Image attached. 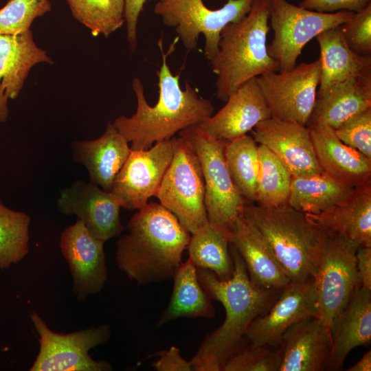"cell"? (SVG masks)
I'll use <instances>...</instances> for the list:
<instances>
[{
  "label": "cell",
  "mask_w": 371,
  "mask_h": 371,
  "mask_svg": "<svg viewBox=\"0 0 371 371\" xmlns=\"http://www.w3.org/2000/svg\"><path fill=\"white\" fill-rule=\"evenodd\" d=\"M267 314L256 317L245 336L252 346H280L285 330L301 320L317 317L313 278L303 282H289Z\"/></svg>",
  "instance_id": "14"
},
{
  "label": "cell",
  "mask_w": 371,
  "mask_h": 371,
  "mask_svg": "<svg viewBox=\"0 0 371 371\" xmlns=\"http://www.w3.org/2000/svg\"><path fill=\"white\" fill-rule=\"evenodd\" d=\"M229 243L227 238L208 223L191 234L187 247L189 259L196 268L210 270L219 279H229L234 271Z\"/></svg>",
  "instance_id": "30"
},
{
  "label": "cell",
  "mask_w": 371,
  "mask_h": 371,
  "mask_svg": "<svg viewBox=\"0 0 371 371\" xmlns=\"http://www.w3.org/2000/svg\"><path fill=\"white\" fill-rule=\"evenodd\" d=\"M73 16L93 36L108 37L124 23L125 0H67Z\"/></svg>",
  "instance_id": "34"
},
{
  "label": "cell",
  "mask_w": 371,
  "mask_h": 371,
  "mask_svg": "<svg viewBox=\"0 0 371 371\" xmlns=\"http://www.w3.org/2000/svg\"><path fill=\"white\" fill-rule=\"evenodd\" d=\"M320 74L319 58L286 71L256 77L271 117L306 126L315 106Z\"/></svg>",
  "instance_id": "12"
},
{
  "label": "cell",
  "mask_w": 371,
  "mask_h": 371,
  "mask_svg": "<svg viewBox=\"0 0 371 371\" xmlns=\"http://www.w3.org/2000/svg\"><path fill=\"white\" fill-rule=\"evenodd\" d=\"M335 132L345 144L371 159V108L352 116Z\"/></svg>",
  "instance_id": "37"
},
{
  "label": "cell",
  "mask_w": 371,
  "mask_h": 371,
  "mask_svg": "<svg viewBox=\"0 0 371 371\" xmlns=\"http://www.w3.org/2000/svg\"><path fill=\"white\" fill-rule=\"evenodd\" d=\"M270 117L256 78H253L234 91L220 111L198 126L213 138L229 142L247 135Z\"/></svg>",
  "instance_id": "18"
},
{
  "label": "cell",
  "mask_w": 371,
  "mask_h": 371,
  "mask_svg": "<svg viewBox=\"0 0 371 371\" xmlns=\"http://www.w3.org/2000/svg\"><path fill=\"white\" fill-rule=\"evenodd\" d=\"M306 215L312 224L326 232L359 246L371 247V181L355 187L347 198L330 208Z\"/></svg>",
  "instance_id": "21"
},
{
  "label": "cell",
  "mask_w": 371,
  "mask_h": 371,
  "mask_svg": "<svg viewBox=\"0 0 371 371\" xmlns=\"http://www.w3.org/2000/svg\"><path fill=\"white\" fill-rule=\"evenodd\" d=\"M232 258L234 271L227 280L219 279L210 270L196 268L201 286L211 299L223 304L225 319L207 335L191 360L194 370H222L228 358L240 348L249 324L269 308L274 299L276 289L252 283L244 260L233 245Z\"/></svg>",
  "instance_id": "1"
},
{
  "label": "cell",
  "mask_w": 371,
  "mask_h": 371,
  "mask_svg": "<svg viewBox=\"0 0 371 371\" xmlns=\"http://www.w3.org/2000/svg\"><path fill=\"white\" fill-rule=\"evenodd\" d=\"M230 243L243 258L250 280L256 286L279 290L290 282L266 240L243 212L236 219Z\"/></svg>",
  "instance_id": "22"
},
{
  "label": "cell",
  "mask_w": 371,
  "mask_h": 371,
  "mask_svg": "<svg viewBox=\"0 0 371 371\" xmlns=\"http://www.w3.org/2000/svg\"><path fill=\"white\" fill-rule=\"evenodd\" d=\"M173 155L156 197L191 234L209 222L205 205V181L199 157L179 136L172 137Z\"/></svg>",
  "instance_id": "7"
},
{
  "label": "cell",
  "mask_w": 371,
  "mask_h": 371,
  "mask_svg": "<svg viewBox=\"0 0 371 371\" xmlns=\"http://www.w3.org/2000/svg\"><path fill=\"white\" fill-rule=\"evenodd\" d=\"M174 278L170 300L157 323L161 326L179 317L214 318L211 298L201 286L196 267L188 258L178 268Z\"/></svg>",
  "instance_id": "28"
},
{
  "label": "cell",
  "mask_w": 371,
  "mask_h": 371,
  "mask_svg": "<svg viewBox=\"0 0 371 371\" xmlns=\"http://www.w3.org/2000/svg\"><path fill=\"white\" fill-rule=\"evenodd\" d=\"M71 147L74 160L85 166L90 182L108 192L131 150L128 142L111 122L98 139L75 141Z\"/></svg>",
  "instance_id": "24"
},
{
  "label": "cell",
  "mask_w": 371,
  "mask_h": 371,
  "mask_svg": "<svg viewBox=\"0 0 371 371\" xmlns=\"http://www.w3.org/2000/svg\"><path fill=\"white\" fill-rule=\"evenodd\" d=\"M348 371H370L371 370V351L366 352L362 357Z\"/></svg>",
  "instance_id": "43"
},
{
  "label": "cell",
  "mask_w": 371,
  "mask_h": 371,
  "mask_svg": "<svg viewBox=\"0 0 371 371\" xmlns=\"http://www.w3.org/2000/svg\"><path fill=\"white\" fill-rule=\"evenodd\" d=\"M355 188L326 172L293 177L288 205L306 214H319L347 198Z\"/></svg>",
  "instance_id": "29"
},
{
  "label": "cell",
  "mask_w": 371,
  "mask_h": 371,
  "mask_svg": "<svg viewBox=\"0 0 371 371\" xmlns=\"http://www.w3.org/2000/svg\"><path fill=\"white\" fill-rule=\"evenodd\" d=\"M258 173L256 190L258 205L276 207L288 204L292 175L265 146L258 144Z\"/></svg>",
  "instance_id": "31"
},
{
  "label": "cell",
  "mask_w": 371,
  "mask_h": 371,
  "mask_svg": "<svg viewBox=\"0 0 371 371\" xmlns=\"http://www.w3.org/2000/svg\"><path fill=\"white\" fill-rule=\"evenodd\" d=\"M280 350L267 346H252L239 348L225 363L223 371H278Z\"/></svg>",
  "instance_id": "36"
},
{
  "label": "cell",
  "mask_w": 371,
  "mask_h": 371,
  "mask_svg": "<svg viewBox=\"0 0 371 371\" xmlns=\"http://www.w3.org/2000/svg\"><path fill=\"white\" fill-rule=\"evenodd\" d=\"M328 360L330 370H339L348 353L371 341V291L357 287L334 319Z\"/></svg>",
  "instance_id": "23"
},
{
  "label": "cell",
  "mask_w": 371,
  "mask_h": 371,
  "mask_svg": "<svg viewBox=\"0 0 371 371\" xmlns=\"http://www.w3.org/2000/svg\"><path fill=\"white\" fill-rule=\"evenodd\" d=\"M53 60L34 41L30 30L15 35H0V88L9 99L20 93L31 68Z\"/></svg>",
  "instance_id": "27"
},
{
  "label": "cell",
  "mask_w": 371,
  "mask_h": 371,
  "mask_svg": "<svg viewBox=\"0 0 371 371\" xmlns=\"http://www.w3.org/2000/svg\"><path fill=\"white\" fill-rule=\"evenodd\" d=\"M50 10L48 0H10L0 9V35L26 32L36 17Z\"/></svg>",
  "instance_id": "35"
},
{
  "label": "cell",
  "mask_w": 371,
  "mask_h": 371,
  "mask_svg": "<svg viewBox=\"0 0 371 371\" xmlns=\"http://www.w3.org/2000/svg\"><path fill=\"white\" fill-rule=\"evenodd\" d=\"M172 155V138L157 142L146 150H131L110 191L121 207L139 210L156 196Z\"/></svg>",
  "instance_id": "13"
},
{
  "label": "cell",
  "mask_w": 371,
  "mask_h": 371,
  "mask_svg": "<svg viewBox=\"0 0 371 371\" xmlns=\"http://www.w3.org/2000/svg\"><path fill=\"white\" fill-rule=\"evenodd\" d=\"M30 216L11 210L0 200V269H8L29 252Z\"/></svg>",
  "instance_id": "33"
},
{
  "label": "cell",
  "mask_w": 371,
  "mask_h": 371,
  "mask_svg": "<svg viewBox=\"0 0 371 371\" xmlns=\"http://www.w3.org/2000/svg\"><path fill=\"white\" fill-rule=\"evenodd\" d=\"M243 214L266 240L290 282L313 278L327 232L312 224L305 213L288 204L264 207L247 202Z\"/></svg>",
  "instance_id": "5"
},
{
  "label": "cell",
  "mask_w": 371,
  "mask_h": 371,
  "mask_svg": "<svg viewBox=\"0 0 371 371\" xmlns=\"http://www.w3.org/2000/svg\"><path fill=\"white\" fill-rule=\"evenodd\" d=\"M368 108H371V74L337 82L317 93L307 124L320 122L335 129Z\"/></svg>",
  "instance_id": "25"
},
{
  "label": "cell",
  "mask_w": 371,
  "mask_h": 371,
  "mask_svg": "<svg viewBox=\"0 0 371 371\" xmlns=\"http://www.w3.org/2000/svg\"><path fill=\"white\" fill-rule=\"evenodd\" d=\"M306 127L324 172L351 188L371 181V159L342 142L326 124L311 123Z\"/></svg>",
  "instance_id": "19"
},
{
  "label": "cell",
  "mask_w": 371,
  "mask_h": 371,
  "mask_svg": "<svg viewBox=\"0 0 371 371\" xmlns=\"http://www.w3.org/2000/svg\"><path fill=\"white\" fill-rule=\"evenodd\" d=\"M159 41L162 64L157 71L159 95L157 104H148L142 81L135 78L132 87L137 98L136 111L129 117L119 116L113 123L134 150H146L154 143L172 138L181 130L211 117L214 110L212 102L200 97L188 82L185 89H181L180 75L172 74Z\"/></svg>",
  "instance_id": "3"
},
{
  "label": "cell",
  "mask_w": 371,
  "mask_h": 371,
  "mask_svg": "<svg viewBox=\"0 0 371 371\" xmlns=\"http://www.w3.org/2000/svg\"><path fill=\"white\" fill-rule=\"evenodd\" d=\"M340 25L328 29L315 37L321 63L317 93L337 82L371 74V58L357 54L348 47Z\"/></svg>",
  "instance_id": "26"
},
{
  "label": "cell",
  "mask_w": 371,
  "mask_h": 371,
  "mask_svg": "<svg viewBox=\"0 0 371 371\" xmlns=\"http://www.w3.org/2000/svg\"><path fill=\"white\" fill-rule=\"evenodd\" d=\"M196 153L205 181V205L208 222L229 241L237 218L247 201L233 182L227 169L225 148L227 141L216 139L198 124L179 132Z\"/></svg>",
  "instance_id": "6"
},
{
  "label": "cell",
  "mask_w": 371,
  "mask_h": 371,
  "mask_svg": "<svg viewBox=\"0 0 371 371\" xmlns=\"http://www.w3.org/2000/svg\"><path fill=\"white\" fill-rule=\"evenodd\" d=\"M332 339L317 317L289 326L280 345L278 371H320L328 363Z\"/></svg>",
  "instance_id": "20"
},
{
  "label": "cell",
  "mask_w": 371,
  "mask_h": 371,
  "mask_svg": "<svg viewBox=\"0 0 371 371\" xmlns=\"http://www.w3.org/2000/svg\"><path fill=\"white\" fill-rule=\"evenodd\" d=\"M117 243L119 269L137 285L167 280L182 263L190 233L160 203H148L128 221Z\"/></svg>",
  "instance_id": "2"
},
{
  "label": "cell",
  "mask_w": 371,
  "mask_h": 371,
  "mask_svg": "<svg viewBox=\"0 0 371 371\" xmlns=\"http://www.w3.org/2000/svg\"><path fill=\"white\" fill-rule=\"evenodd\" d=\"M254 1L227 0L222 8L212 10L203 0H159L153 11L164 25L175 27L183 46L189 50L196 48L199 34H203L204 54L210 60L218 52L223 29L245 18Z\"/></svg>",
  "instance_id": "8"
},
{
  "label": "cell",
  "mask_w": 371,
  "mask_h": 371,
  "mask_svg": "<svg viewBox=\"0 0 371 371\" xmlns=\"http://www.w3.org/2000/svg\"><path fill=\"white\" fill-rule=\"evenodd\" d=\"M39 335V352L31 371H109L111 366L97 361L89 350L105 343L111 335L108 325H100L68 334L52 331L36 312L30 315Z\"/></svg>",
  "instance_id": "11"
},
{
  "label": "cell",
  "mask_w": 371,
  "mask_h": 371,
  "mask_svg": "<svg viewBox=\"0 0 371 371\" xmlns=\"http://www.w3.org/2000/svg\"><path fill=\"white\" fill-rule=\"evenodd\" d=\"M251 132L256 143L268 148L293 177L324 172L306 126L270 117L259 122Z\"/></svg>",
  "instance_id": "17"
},
{
  "label": "cell",
  "mask_w": 371,
  "mask_h": 371,
  "mask_svg": "<svg viewBox=\"0 0 371 371\" xmlns=\"http://www.w3.org/2000/svg\"><path fill=\"white\" fill-rule=\"evenodd\" d=\"M226 165L233 182L249 203L256 200L258 173V145L251 136L245 135L227 142Z\"/></svg>",
  "instance_id": "32"
},
{
  "label": "cell",
  "mask_w": 371,
  "mask_h": 371,
  "mask_svg": "<svg viewBox=\"0 0 371 371\" xmlns=\"http://www.w3.org/2000/svg\"><path fill=\"white\" fill-rule=\"evenodd\" d=\"M370 0H302V8L324 13L339 11L359 12L366 8Z\"/></svg>",
  "instance_id": "39"
},
{
  "label": "cell",
  "mask_w": 371,
  "mask_h": 371,
  "mask_svg": "<svg viewBox=\"0 0 371 371\" xmlns=\"http://www.w3.org/2000/svg\"><path fill=\"white\" fill-rule=\"evenodd\" d=\"M269 8V0H254L245 18L223 29L218 52L210 60L217 75L216 95L218 99L226 102L249 79L278 70V63L267 51Z\"/></svg>",
  "instance_id": "4"
},
{
  "label": "cell",
  "mask_w": 371,
  "mask_h": 371,
  "mask_svg": "<svg viewBox=\"0 0 371 371\" xmlns=\"http://www.w3.org/2000/svg\"><path fill=\"white\" fill-rule=\"evenodd\" d=\"M359 245L327 232L323 252L313 277L317 317L332 339L333 323L360 286L356 253Z\"/></svg>",
  "instance_id": "10"
},
{
  "label": "cell",
  "mask_w": 371,
  "mask_h": 371,
  "mask_svg": "<svg viewBox=\"0 0 371 371\" xmlns=\"http://www.w3.org/2000/svg\"><path fill=\"white\" fill-rule=\"evenodd\" d=\"M92 235L82 220L65 228L60 248L73 278V292L78 300L99 293L108 278L104 243Z\"/></svg>",
  "instance_id": "15"
},
{
  "label": "cell",
  "mask_w": 371,
  "mask_h": 371,
  "mask_svg": "<svg viewBox=\"0 0 371 371\" xmlns=\"http://www.w3.org/2000/svg\"><path fill=\"white\" fill-rule=\"evenodd\" d=\"M356 258L360 286L371 291V247H359Z\"/></svg>",
  "instance_id": "42"
},
{
  "label": "cell",
  "mask_w": 371,
  "mask_h": 371,
  "mask_svg": "<svg viewBox=\"0 0 371 371\" xmlns=\"http://www.w3.org/2000/svg\"><path fill=\"white\" fill-rule=\"evenodd\" d=\"M269 19L273 38L267 46L278 70L293 69L304 47L322 32L339 26L355 13L339 11L324 13L296 6L287 0H269Z\"/></svg>",
  "instance_id": "9"
},
{
  "label": "cell",
  "mask_w": 371,
  "mask_h": 371,
  "mask_svg": "<svg viewBox=\"0 0 371 371\" xmlns=\"http://www.w3.org/2000/svg\"><path fill=\"white\" fill-rule=\"evenodd\" d=\"M57 207L63 214L76 215L92 235L104 242L120 236L124 229L117 199L91 182L77 180L61 190Z\"/></svg>",
  "instance_id": "16"
},
{
  "label": "cell",
  "mask_w": 371,
  "mask_h": 371,
  "mask_svg": "<svg viewBox=\"0 0 371 371\" xmlns=\"http://www.w3.org/2000/svg\"><path fill=\"white\" fill-rule=\"evenodd\" d=\"M159 359L153 366L157 371H191L194 370L192 361L184 359L180 350L175 346L156 353Z\"/></svg>",
  "instance_id": "40"
},
{
  "label": "cell",
  "mask_w": 371,
  "mask_h": 371,
  "mask_svg": "<svg viewBox=\"0 0 371 371\" xmlns=\"http://www.w3.org/2000/svg\"><path fill=\"white\" fill-rule=\"evenodd\" d=\"M8 98L5 94L4 91L0 88V122H5L9 115V108L8 105Z\"/></svg>",
  "instance_id": "44"
},
{
  "label": "cell",
  "mask_w": 371,
  "mask_h": 371,
  "mask_svg": "<svg viewBox=\"0 0 371 371\" xmlns=\"http://www.w3.org/2000/svg\"><path fill=\"white\" fill-rule=\"evenodd\" d=\"M148 0H125L124 19L126 23L127 40L130 48L134 52L137 46V21Z\"/></svg>",
  "instance_id": "41"
},
{
  "label": "cell",
  "mask_w": 371,
  "mask_h": 371,
  "mask_svg": "<svg viewBox=\"0 0 371 371\" xmlns=\"http://www.w3.org/2000/svg\"><path fill=\"white\" fill-rule=\"evenodd\" d=\"M340 27L346 43L354 52L371 58V3L355 12Z\"/></svg>",
  "instance_id": "38"
}]
</instances>
